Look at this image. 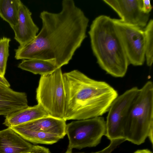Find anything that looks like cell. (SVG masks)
Here are the masks:
<instances>
[{
	"mask_svg": "<svg viewBox=\"0 0 153 153\" xmlns=\"http://www.w3.org/2000/svg\"><path fill=\"white\" fill-rule=\"evenodd\" d=\"M113 20L129 64L135 66L143 65L145 61L144 28L125 23L120 19Z\"/></svg>",
	"mask_w": 153,
	"mask_h": 153,
	"instance_id": "cell-7",
	"label": "cell"
},
{
	"mask_svg": "<svg viewBox=\"0 0 153 153\" xmlns=\"http://www.w3.org/2000/svg\"><path fill=\"white\" fill-rule=\"evenodd\" d=\"M33 153V152H27V153Z\"/></svg>",
	"mask_w": 153,
	"mask_h": 153,
	"instance_id": "cell-25",
	"label": "cell"
},
{
	"mask_svg": "<svg viewBox=\"0 0 153 153\" xmlns=\"http://www.w3.org/2000/svg\"><path fill=\"white\" fill-rule=\"evenodd\" d=\"M123 137L137 145L148 138L153 145V84L147 81L134 99L124 123Z\"/></svg>",
	"mask_w": 153,
	"mask_h": 153,
	"instance_id": "cell-4",
	"label": "cell"
},
{
	"mask_svg": "<svg viewBox=\"0 0 153 153\" xmlns=\"http://www.w3.org/2000/svg\"><path fill=\"white\" fill-rule=\"evenodd\" d=\"M134 153H152L149 150L147 149L138 150Z\"/></svg>",
	"mask_w": 153,
	"mask_h": 153,
	"instance_id": "cell-23",
	"label": "cell"
},
{
	"mask_svg": "<svg viewBox=\"0 0 153 153\" xmlns=\"http://www.w3.org/2000/svg\"><path fill=\"white\" fill-rule=\"evenodd\" d=\"M36 99L49 116L63 119L65 96L61 68L41 75L36 90Z\"/></svg>",
	"mask_w": 153,
	"mask_h": 153,
	"instance_id": "cell-5",
	"label": "cell"
},
{
	"mask_svg": "<svg viewBox=\"0 0 153 153\" xmlns=\"http://www.w3.org/2000/svg\"><path fill=\"white\" fill-rule=\"evenodd\" d=\"M0 83L8 87H10V83L6 79L4 76H1L0 75Z\"/></svg>",
	"mask_w": 153,
	"mask_h": 153,
	"instance_id": "cell-22",
	"label": "cell"
},
{
	"mask_svg": "<svg viewBox=\"0 0 153 153\" xmlns=\"http://www.w3.org/2000/svg\"><path fill=\"white\" fill-rule=\"evenodd\" d=\"M145 35V56L147 65L153 62V20H150L144 29Z\"/></svg>",
	"mask_w": 153,
	"mask_h": 153,
	"instance_id": "cell-18",
	"label": "cell"
},
{
	"mask_svg": "<svg viewBox=\"0 0 153 153\" xmlns=\"http://www.w3.org/2000/svg\"><path fill=\"white\" fill-rule=\"evenodd\" d=\"M11 39L6 37L0 38V75L4 76L8 58L9 56V44Z\"/></svg>",
	"mask_w": 153,
	"mask_h": 153,
	"instance_id": "cell-19",
	"label": "cell"
},
{
	"mask_svg": "<svg viewBox=\"0 0 153 153\" xmlns=\"http://www.w3.org/2000/svg\"><path fill=\"white\" fill-rule=\"evenodd\" d=\"M143 5L142 7V11L145 13L149 14L151 11L152 7L150 0H142Z\"/></svg>",
	"mask_w": 153,
	"mask_h": 153,
	"instance_id": "cell-21",
	"label": "cell"
},
{
	"mask_svg": "<svg viewBox=\"0 0 153 153\" xmlns=\"http://www.w3.org/2000/svg\"><path fill=\"white\" fill-rule=\"evenodd\" d=\"M65 153H73L72 152V149H68ZM99 153V151L95 152H91V153Z\"/></svg>",
	"mask_w": 153,
	"mask_h": 153,
	"instance_id": "cell-24",
	"label": "cell"
},
{
	"mask_svg": "<svg viewBox=\"0 0 153 153\" xmlns=\"http://www.w3.org/2000/svg\"><path fill=\"white\" fill-rule=\"evenodd\" d=\"M29 9L21 2L18 12V23L11 28L13 30L14 39L20 45L29 43L37 35L39 28L33 22Z\"/></svg>",
	"mask_w": 153,
	"mask_h": 153,
	"instance_id": "cell-10",
	"label": "cell"
},
{
	"mask_svg": "<svg viewBox=\"0 0 153 153\" xmlns=\"http://www.w3.org/2000/svg\"><path fill=\"white\" fill-rule=\"evenodd\" d=\"M49 116L42 106L38 104L7 115L3 124L11 127Z\"/></svg>",
	"mask_w": 153,
	"mask_h": 153,
	"instance_id": "cell-14",
	"label": "cell"
},
{
	"mask_svg": "<svg viewBox=\"0 0 153 153\" xmlns=\"http://www.w3.org/2000/svg\"><path fill=\"white\" fill-rule=\"evenodd\" d=\"M20 0H0V17L12 28L18 23Z\"/></svg>",
	"mask_w": 153,
	"mask_h": 153,
	"instance_id": "cell-17",
	"label": "cell"
},
{
	"mask_svg": "<svg viewBox=\"0 0 153 153\" xmlns=\"http://www.w3.org/2000/svg\"><path fill=\"white\" fill-rule=\"evenodd\" d=\"M139 89L135 86L126 91L118 96L110 106L105 121V136L110 140L123 138L124 123Z\"/></svg>",
	"mask_w": 153,
	"mask_h": 153,
	"instance_id": "cell-8",
	"label": "cell"
},
{
	"mask_svg": "<svg viewBox=\"0 0 153 153\" xmlns=\"http://www.w3.org/2000/svg\"><path fill=\"white\" fill-rule=\"evenodd\" d=\"M10 128L24 139L33 143L52 144L61 139L58 135L52 134L21 129L15 126Z\"/></svg>",
	"mask_w": 153,
	"mask_h": 153,
	"instance_id": "cell-16",
	"label": "cell"
},
{
	"mask_svg": "<svg viewBox=\"0 0 153 153\" xmlns=\"http://www.w3.org/2000/svg\"><path fill=\"white\" fill-rule=\"evenodd\" d=\"M18 67L34 74L41 75L51 74L59 68L54 60L38 59H22Z\"/></svg>",
	"mask_w": 153,
	"mask_h": 153,
	"instance_id": "cell-15",
	"label": "cell"
},
{
	"mask_svg": "<svg viewBox=\"0 0 153 153\" xmlns=\"http://www.w3.org/2000/svg\"><path fill=\"white\" fill-rule=\"evenodd\" d=\"M34 146L10 127L0 131V153H26Z\"/></svg>",
	"mask_w": 153,
	"mask_h": 153,
	"instance_id": "cell-13",
	"label": "cell"
},
{
	"mask_svg": "<svg viewBox=\"0 0 153 153\" xmlns=\"http://www.w3.org/2000/svg\"><path fill=\"white\" fill-rule=\"evenodd\" d=\"M58 13L42 11V27L34 39L15 50L17 60L55 61L59 68L68 64L87 37L89 20L73 0L62 1Z\"/></svg>",
	"mask_w": 153,
	"mask_h": 153,
	"instance_id": "cell-1",
	"label": "cell"
},
{
	"mask_svg": "<svg viewBox=\"0 0 153 153\" xmlns=\"http://www.w3.org/2000/svg\"><path fill=\"white\" fill-rule=\"evenodd\" d=\"M126 141V139L123 138L110 140L109 145L102 150L99 151V153H111L118 146Z\"/></svg>",
	"mask_w": 153,
	"mask_h": 153,
	"instance_id": "cell-20",
	"label": "cell"
},
{
	"mask_svg": "<svg viewBox=\"0 0 153 153\" xmlns=\"http://www.w3.org/2000/svg\"><path fill=\"white\" fill-rule=\"evenodd\" d=\"M65 131L69 140L68 149L95 147L106 135L105 121L100 116L73 121L66 124Z\"/></svg>",
	"mask_w": 153,
	"mask_h": 153,
	"instance_id": "cell-6",
	"label": "cell"
},
{
	"mask_svg": "<svg viewBox=\"0 0 153 153\" xmlns=\"http://www.w3.org/2000/svg\"><path fill=\"white\" fill-rule=\"evenodd\" d=\"M118 15L123 22L144 29L147 25L150 14L142 11V0H103Z\"/></svg>",
	"mask_w": 153,
	"mask_h": 153,
	"instance_id": "cell-9",
	"label": "cell"
},
{
	"mask_svg": "<svg viewBox=\"0 0 153 153\" xmlns=\"http://www.w3.org/2000/svg\"><path fill=\"white\" fill-rule=\"evenodd\" d=\"M88 33L93 53L100 67L114 77L124 76L129 64L113 19L105 15L97 16Z\"/></svg>",
	"mask_w": 153,
	"mask_h": 153,
	"instance_id": "cell-3",
	"label": "cell"
},
{
	"mask_svg": "<svg viewBox=\"0 0 153 153\" xmlns=\"http://www.w3.org/2000/svg\"><path fill=\"white\" fill-rule=\"evenodd\" d=\"M66 121L49 116L14 126L18 128L52 134L63 138L66 134Z\"/></svg>",
	"mask_w": 153,
	"mask_h": 153,
	"instance_id": "cell-12",
	"label": "cell"
},
{
	"mask_svg": "<svg viewBox=\"0 0 153 153\" xmlns=\"http://www.w3.org/2000/svg\"><path fill=\"white\" fill-rule=\"evenodd\" d=\"M63 76L66 121L102 116L118 96L107 82L91 79L78 70L63 73Z\"/></svg>",
	"mask_w": 153,
	"mask_h": 153,
	"instance_id": "cell-2",
	"label": "cell"
},
{
	"mask_svg": "<svg viewBox=\"0 0 153 153\" xmlns=\"http://www.w3.org/2000/svg\"><path fill=\"white\" fill-rule=\"evenodd\" d=\"M28 106L25 93L14 91L0 83V115L5 117Z\"/></svg>",
	"mask_w": 153,
	"mask_h": 153,
	"instance_id": "cell-11",
	"label": "cell"
}]
</instances>
